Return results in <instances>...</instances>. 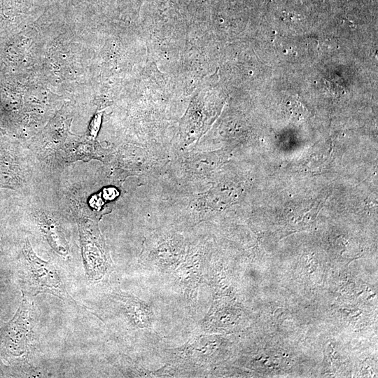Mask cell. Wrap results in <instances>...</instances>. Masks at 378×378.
Instances as JSON below:
<instances>
[{
    "mask_svg": "<svg viewBox=\"0 0 378 378\" xmlns=\"http://www.w3.org/2000/svg\"><path fill=\"white\" fill-rule=\"evenodd\" d=\"M2 374H3V373H2V372L0 370V377L3 376Z\"/></svg>",
    "mask_w": 378,
    "mask_h": 378,
    "instance_id": "cell-8",
    "label": "cell"
},
{
    "mask_svg": "<svg viewBox=\"0 0 378 378\" xmlns=\"http://www.w3.org/2000/svg\"><path fill=\"white\" fill-rule=\"evenodd\" d=\"M33 306L23 298L13 318L0 335V349L7 355L20 356L31 346L34 328Z\"/></svg>",
    "mask_w": 378,
    "mask_h": 378,
    "instance_id": "cell-2",
    "label": "cell"
},
{
    "mask_svg": "<svg viewBox=\"0 0 378 378\" xmlns=\"http://www.w3.org/2000/svg\"><path fill=\"white\" fill-rule=\"evenodd\" d=\"M40 229L51 248L59 255H68L69 247L60 225L52 217L42 214L39 217Z\"/></svg>",
    "mask_w": 378,
    "mask_h": 378,
    "instance_id": "cell-5",
    "label": "cell"
},
{
    "mask_svg": "<svg viewBox=\"0 0 378 378\" xmlns=\"http://www.w3.org/2000/svg\"><path fill=\"white\" fill-rule=\"evenodd\" d=\"M30 0H1L0 18L6 22H13L25 13Z\"/></svg>",
    "mask_w": 378,
    "mask_h": 378,
    "instance_id": "cell-6",
    "label": "cell"
},
{
    "mask_svg": "<svg viewBox=\"0 0 378 378\" xmlns=\"http://www.w3.org/2000/svg\"><path fill=\"white\" fill-rule=\"evenodd\" d=\"M102 120V114L97 113L92 118L89 127V133L91 136L95 137L97 134L98 130Z\"/></svg>",
    "mask_w": 378,
    "mask_h": 378,
    "instance_id": "cell-7",
    "label": "cell"
},
{
    "mask_svg": "<svg viewBox=\"0 0 378 378\" xmlns=\"http://www.w3.org/2000/svg\"><path fill=\"white\" fill-rule=\"evenodd\" d=\"M18 148L0 136V189L17 190L23 183V171Z\"/></svg>",
    "mask_w": 378,
    "mask_h": 378,
    "instance_id": "cell-4",
    "label": "cell"
},
{
    "mask_svg": "<svg viewBox=\"0 0 378 378\" xmlns=\"http://www.w3.org/2000/svg\"><path fill=\"white\" fill-rule=\"evenodd\" d=\"M92 225L87 220L79 223L83 264L88 278L99 279L106 270L102 249L94 234Z\"/></svg>",
    "mask_w": 378,
    "mask_h": 378,
    "instance_id": "cell-3",
    "label": "cell"
},
{
    "mask_svg": "<svg viewBox=\"0 0 378 378\" xmlns=\"http://www.w3.org/2000/svg\"><path fill=\"white\" fill-rule=\"evenodd\" d=\"M22 253L26 262L29 290L31 294L47 293L63 300L74 302L56 268L51 262L41 259L36 254L28 239L24 244Z\"/></svg>",
    "mask_w": 378,
    "mask_h": 378,
    "instance_id": "cell-1",
    "label": "cell"
}]
</instances>
